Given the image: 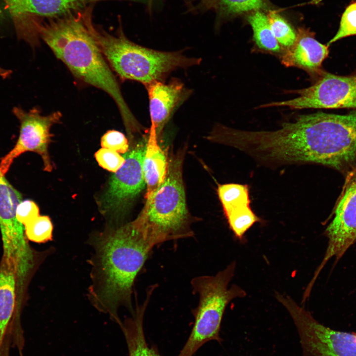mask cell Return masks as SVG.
<instances>
[{
  "mask_svg": "<svg viewBox=\"0 0 356 356\" xmlns=\"http://www.w3.org/2000/svg\"><path fill=\"white\" fill-rule=\"evenodd\" d=\"M94 4L44 19L40 25V37L75 77L112 98L128 133H134L141 125L125 101L116 78L99 47L92 21Z\"/></svg>",
  "mask_w": 356,
  "mask_h": 356,
  "instance_id": "1",
  "label": "cell"
},
{
  "mask_svg": "<svg viewBox=\"0 0 356 356\" xmlns=\"http://www.w3.org/2000/svg\"><path fill=\"white\" fill-rule=\"evenodd\" d=\"M93 242L89 298L99 312L120 326L118 309L134 312L133 287L138 273L154 247L134 220L98 236Z\"/></svg>",
  "mask_w": 356,
  "mask_h": 356,
  "instance_id": "2",
  "label": "cell"
},
{
  "mask_svg": "<svg viewBox=\"0 0 356 356\" xmlns=\"http://www.w3.org/2000/svg\"><path fill=\"white\" fill-rule=\"evenodd\" d=\"M185 152L183 148L168 158L164 180L146 199L144 208L134 220L154 246L193 234L182 178Z\"/></svg>",
  "mask_w": 356,
  "mask_h": 356,
  "instance_id": "3",
  "label": "cell"
},
{
  "mask_svg": "<svg viewBox=\"0 0 356 356\" xmlns=\"http://www.w3.org/2000/svg\"><path fill=\"white\" fill-rule=\"evenodd\" d=\"M120 24L115 35L98 25L94 35L110 67L122 80H133L145 87L163 81L172 72L199 65L201 58L189 57L182 51H163L149 48L130 41Z\"/></svg>",
  "mask_w": 356,
  "mask_h": 356,
  "instance_id": "4",
  "label": "cell"
},
{
  "mask_svg": "<svg viewBox=\"0 0 356 356\" xmlns=\"http://www.w3.org/2000/svg\"><path fill=\"white\" fill-rule=\"evenodd\" d=\"M235 269V263L232 262L215 275L198 276L191 280L193 292L199 295V301L194 311L192 329L178 356H193L206 343L222 341L220 330L227 304L236 298L246 296L245 291L238 285L228 288Z\"/></svg>",
  "mask_w": 356,
  "mask_h": 356,
  "instance_id": "5",
  "label": "cell"
},
{
  "mask_svg": "<svg viewBox=\"0 0 356 356\" xmlns=\"http://www.w3.org/2000/svg\"><path fill=\"white\" fill-rule=\"evenodd\" d=\"M279 302L296 327L303 356H356V333L335 330L321 324L288 296H280Z\"/></svg>",
  "mask_w": 356,
  "mask_h": 356,
  "instance_id": "6",
  "label": "cell"
},
{
  "mask_svg": "<svg viewBox=\"0 0 356 356\" xmlns=\"http://www.w3.org/2000/svg\"><path fill=\"white\" fill-rule=\"evenodd\" d=\"M12 112L19 121V134L15 145L0 161L1 173L5 175L14 160L26 152L39 155L43 160L44 170L51 172L53 166L48 150L52 136L50 130L53 125L60 122L62 114L56 111L42 115L37 107L27 111L18 106L14 107Z\"/></svg>",
  "mask_w": 356,
  "mask_h": 356,
  "instance_id": "7",
  "label": "cell"
},
{
  "mask_svg": "<svg viewBox=\"0 0 356 356\" xmlns=\"http://www.w3.org/2000/svg\"><path fill=\"white\" fill-rule=\"evenodd\" d=\"M292 92L299 95L291 99L263 104L258 108H356V75L341 76L324 72L312 86Z\"/></svg>",
  "mask_w": 356,
  "mask_h": 356,
  "instance_id": "8",
  "label": "cell"
},
{
  "mask_svg": "<svg viewBox=\"0 0 356 356\" xmlns=\"http://www.w3.org/2000/svg\"><path fill=\"white\" fill-rule=\"evenodd\" d=\"M345 176L333 219L326 229L328 244L319 270L331 258H341L356 240V166Z\"/></svg>",
  "mask_w": 356,
  "mask_h": 356,
  "instance_id": "9",
  "label": "cell"
},
{
  "mask_svg": "<svg viewBox=\"0 0 356 356\" xmlns=\"http://www.w3.org/2000/svg\"><path fill=\"white\" fill-rule=\"evenodd\" d=\"M146 142L141 141L123 155L125 161L112 176L105 194L104 206L107 210L123 209L145 187L142 162Z\"/></svg>",
  "mask_w": 356,
  "mask_h": 356,
  "instance_id": "10",
  "label": "cell"
},
{
  "mask_svg": "<svg viewBox=\"0 0 356 356\" xmlns=\"http://www.w3.org/2000/svg\"><path fill=\"white\" fill-rule=\"evenodd\" d=\"M103 0H13L8 8L17 36L27 37L36 28V18L60 16L72 10Z\"/></svg>",
  "mask_w": 356,
  "mask_h": 356,
  "instance_id": "11",
  "label": "cell"
},
{
  "mask_svg": "<svg viewBox=\"0 0 356 356\" xmlns=\"http://www.w3.org/2000/svg\"><path fill=\"white\" fill-rule=\"evenodd\" d=\"M151 125L154 127L157 137L175 109L190 94V90L178 79H172L168 83L154 82L147 86Z\"/></svg>",
  "mask_w": 356,
  "mask_h": 356,
  "instance_id": "12",
  "label": "cell"
},
{
  "mask_svg": "<svg viewBox=\"0 0 356 356\" xmlns=\"http://www.w3.org/2000/svg\"><path fill=\"white\" fill-rule=\"evenodd\" d=\"M294 44L287 49L281 57V63L286 67H295L308 73L321 76V66L328 55L329 45L323 44L315 38L314 33L308 28L300 27Z\"/></svg>",
  "mask_w": 356,
  "mask_h": 356,
  "instance_id": "13",
  "label": "cell"
},
{
  "mask_svg": "<svg viewBox=\"0 0 356 356\" xmlns=\"http://www.w3.org/2000/svg\"><path fill=\"white\" fill-rule=\"evenodd\" d=\"M21 194L6 179L0 170V231L2 242L12 244L25 236L24 226L16 217Z\"/></svg>",
  "mask_w": 356,
  "mask_h": 356,
  "instance_id": "14",
  "label": "cell"
},
{
  "mask_svg": "<svg viewBox=\"0 0 356 356\" xmlns=\"http://www.w3.org/2000/svg\"><path fill=\"white\" fill-rule=\"evenodd\" d=\"M272 9L274 6L269 0H199L192 13L215 12L214 28L218 30L223 24L252 12Z\"/></svg>",
  "mask_w": 356,
  "mask_h": 356,
  "instance_id": "15",
  "label": "cell"
},
{
  "mask_svg": "<svg viewBox=\"0 0 356 356\" xmlns=\"http://www.w3.org/2000/svg\"><path fill=\"white\" fill-rule=\"evenodd\" d=\"M168 168V158L158 144L155 129L151 125L142 162L143 173L147 190L146 199L163 182Z\"/></svg>",
  "mask_w": 356,
  "mask_h": 356,
  "instance_id": "16",
  "label": "cell"
},
{
  "mask_svg": "<svg viewBox=\"0 0 356 356\" xmlns=\"http://www.w3.org/2000/svg\"><path fill=\"white\" fill-rule=\"evenodd\" d=\"M18 292L16 275L2 259L0 261V349L12 326L16 311Z\"/></svg>",
  "mask_w": 356,
  "mask_h": 356,
  "instance_id": "17",
  "label": "cell"
},
{
  "mask_svg": "<svg viewBox=\"0 0 356 356\" xmlns=\"http://www.w3.org/2000/svg\"><path fill=\"white\" fill-rule=\"evenodd\" d=\"M147 304L138 307L132 316L126 318L120 326L128 347L129 356H161L154 347H149L145 339L143 317Z\"/></svg>",
  "mask_w": 356,
  "mask_h": 356,
  "instance_id": "18",
  "label": "cell"
},
{
  "mask_svg": "<svg viewBox=\"0 0 356 356\" xmlns=\"http://www.w3.org/2000/svg\"><path fill=\"white\" fill-rule=\"evenodd\" d=\"M253 31V37L257 46L264 50L277 52L280 46L271 31L266 12L257 10L244 16Z\"/></svg>",
  "mask_w": 356,
  "mask_h": 356,
  "instance_id": "19",
  "label": "cell"
},
{
  "mask_svg": "<svg viewBox=\"0 0 356 356\" xmlns=\"http://www.w3.org/2000/svg\"><path fill=\"white\" fill-rule=\"evenodd\" d=\"M218 194L224 214L238 207L250 205L249 186L239 183L220 185Z\"/></svg>",
  "mask_w": 356,
  "mask_h": 356,
  "instance_id": "20",
  "label": "cell"
},
{
  "mask_svg": "<svg viewBox=\"0 0 356 356\" xmlns=\"http://www.w3.org/2000/svg\"><path fill=\"white\" fill-rule=\"evenodd\" d=\"M225 215L230 229L240 240L243 239L245 233L255 223L261 221L252 211L250 205L238 207Z\"/></svg>",
  "mask_w": 356,
  "mask_h": 356,
  "instance_id": "21",
  "label": "cell"
},
{
  "mask_svg": "<svg viewBox=\"0 0 356 356\" xmlns=\"http://www.w3.org/2000/svg\"><path fill=\"white\" fill-rule=\"evenodd\" d=\"M271 31L279 44L287 49L295 43L297 32L283 16L274 9L266 12Z\"/></svg>",
  "mask_w": 356,
  "mask_h": 356,
  "instance_id": "22",
  "label": "cell"
},
{
  "mask_svg": "<svg viewBox=\"0 0 356 356\" xmlns=\"http://www.w3.org/2000/svg\"><path fill=\"white\" fill-rule=\"evenodd\" d=\"M28 240L44 243L52 239L53 225L49 217L40 216L24 225Z\"/></svg>",
  "mask_w": 356,
  "mask_h": 356,
  "instance_id": "23",
  "label": "cell"
},
{
  "mask_svg": "<svg viewBox=\"0 0 356 356\" xmlns=\"http://www.w3.org/2000/svg\"><path fill=\"white\" fill-rule=\"evenodd\" d=\"M356 35V1L349 4L342 15L337 33L328 45L343 38Z\"/></svg>",
  "mask_w": 356,
  "mask_h": 356,
  "instance_id": "24",
  "label": "cell"
},
{
  "mask_svg": "<svg viewBox=\"0 0 356 356\" xmlns=\"http://www.w3.org/2000/svg\"><path fill=\"white\" fill-rule=\"evenodd\" d=\"M94 156L100 167L114 173L118 171L125 161V158L118 152L105 148L99 149Z\"/></svg>",
  "mask_w": 356,
  "mask_h": 356,
  "instance_id": "25",
  "label": "cell"
},
{
  "mask_svg": "<svg viewBox=\"0 0 356 356\" xmlns=\"http://www.w3.org/2000/svg\"><path fill=\"white\" fill-rule=\"evenodd\" d=\"M102 148L125 154L129 150V143L125 135L116 130H109L105 133L101 138Z\"/></svg>",
  "mask_w": 356,
  "mask_h": 356,
  "instance_id": "26",
  "label": "cell"
},
{
  "mask_svg": "<svg viewBox=\"0 0 356 356\" xmlns=\"http://www.w3.org/2000/svg\"><path fill=\"white\" fill-rule=\"evenodd\" d=\"M39 215V208L33 201L22 200L17 206L16 217L23 226Z\"/></svg>",
  "mask_w": 356,
  "mask_h": 356,
  "instance_id": "27",
  "label": "cell"
},
{
  "mask_svg": "<svg viewBox=\"0 0 356 356\" xmlns=\"http://www.w3.org/2000/svg\"><path fill=\"white\" fill-rule=\"evenodd\" d=\"M185 6L187 8V11L192 13L194 5L193 4L192 0H183ZM152 0H149L148 3V10L150 13L152 9Z\"/></svg>",
  "mask_w": 356,
  "mask_h": 356,
  "instance_id": "28",
  "label": "cell"
},
{
  "mask_svg": "<svg viewBox=\"0 0 356 356\" xmlns=\"http://www.w3.org/2000/svg\"><path fill=\"white\" fill-rule=\"evenodd\" d=\"M12 73V70L4 69L0 67V77L2 79H6L9 78Z\"/></svg>",
  "mask_w": 356,
  "mask_h": 356,
  "instance_id": "29",
  "label": "cell"
},
{
  "mask_svg": "<svg viewBox=\"0 0 356 356\" xmlns=\"http://www.w3.org/2000/svg\"><path fill=\"white\" fill-rule=\"evenodd\" d=\"M0 356H9V352L6 350H1L0 351Z\"/></svg>",
  "mask_w": 356,
  "mask_h": 356,
  "instance_id": "30",
  "label": "cell"
},
{
  "mask_svg": "<svg viewBox=\"0 0 356 356\" xmlns=\"http://www.w3.org/2000/svg\"><path fill=\"white\" fill-rule=\"evenodd\" d=\"M6 4L7 8L9 7L11 5L13 0H3Z\"/></svg>",
  "mask_w": 356,
  "mask_h": 356,
  "instance_id": "31",
  "label": "cell"
},
{
  "mask_svg": "<svg viewBox=\"0 0 356 356\" xmlns=\"http://www.w3.org/2000/svg\"></svg>",
  "mask_w": 356,
  "mask_h": 356,
  "instance_id": "32",
  "label": "cell"
}]
</instances>
